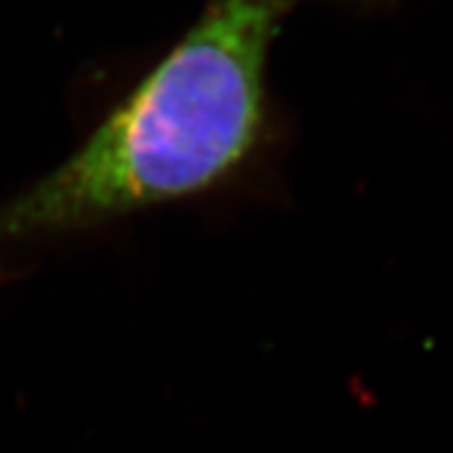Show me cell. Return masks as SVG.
Masks as SVG:
<instances>
[{
	"instance_id": "obj_1",
	"label": "cell",
	"mask_w": 453,
	"mask_h": 453,
	"mask_svg": "<svg viewBox=\"0 0 453 453\" xmlns=\"http://www.w3.org/2000/svg\"><path fill=\"white\" fill-rule=\"evenodd\" d=\"M278 0H206L88 137L35 183L0 202V252L245 183L278 146L269 58Z\"/></svg>"
},
{
	"instance_id": "obj_2",
	"label": "cell",
	"mask_w": 453,
	"mask_h": 453,
	"mask_svg": "<svg viewBox=\"0 0 453 453\" xmlns=\"http://www.w3.org/2000/svg\"><path fill=\"white\" fill-rule=\"evenodd\" d=\"M278 3H282V5L292 12L294 7L305 3V0H278ZM328 3H342V5H354V7H370V5H375L377 0H328Z\"/></svg>"
}]
</instances>
